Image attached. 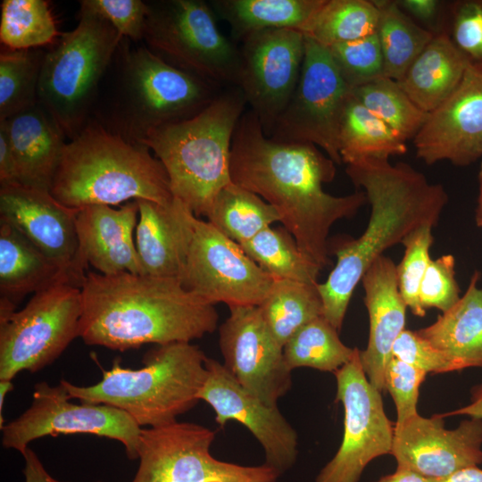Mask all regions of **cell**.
I'll list each match as a JSON object with an SVG mask.
<instances>
[{"label":"cell","instance_id":"6da1fadb","mask_svg":"<svg viewBox=\"0 0 482 482\" xmlns=\"http://www.w3.org/2000/svg\"><path fill=\"white\" fill-rule=\"evenodd\" d=\"M336 171V163L316 145L273 141L250 110L240 118L231 145V181L272 205L302 252L322 270L331 263L333 224L368 203L363 191L344 196L325 192L323 184Z\"/></svg>","mask_w":482,"mask_h":482},{"label":"cell","instance_id":"7a4b0ae2","mask_svg":"<svg viewBox=\"0 0 482 482\" xmlns=\"http://www.w3.org/2000/svg\"><path fill=\"white\" fill-rule=\"evenodd\" d=\"M81 295L79 337L88 345L124 352L146 344L191 343L218 328L215 304L177 278L87 271Z\"/></svg>","mask_w":482,"mask_h":482},{"label":"cell","instance_id":"3957f363","mask_svg":"<svg viewBox=\"0 0 482 482\" xmlns=\"http://www.w3.org/2000/svg\"><path fill=\"white\" fill-rule=\"evenodd\" d=\"M351 181L367 196L370 215L363 233L332 246L337 262L327 280L318 283L322 316L338 331L363 275L389 247L402 244L414 229L435 227L448 202L438 183H431L411 165L368 159L346 165Z\"/></svg>","mask_w":482,"mask_h":482},{"label":"cell","instance_id":"277c9868","mask_svg":"<svg viewBox=\"0 0 482 482\" xmlns=\"http://www.w3.org/2000/svg\"><path fill=\"white\" fill-rule=\"evenodd\" d=\"M220 90L169 64L142 42L122 37L101 81L90 119L142 145L154 129L201 112Z\"/></svg>","mask_w":482,"mask_h":482},{"label":"cell","instance_id":"5b68a950","mask_svg":"<svg viewBox=\"0 0 482 482\" xmlns=\"http://www.w3.org/2000/svg\"><path fill=\"white\" fill-rule=\"evenodd\" d=\"M50 193L76 210L140 199L166 205L174 199L164 166L147 146L108 131L93 119L66 143Z\"/></svg>","mask_w":482,"mask_h":482},{"label":"cell","instance_id":"8992f818","mask_svg":"<svg viewBox=\"0 0 482 482\" xmlns=\"http://www.w3.org/2000/svg\"><path fill=\"white\" fill-rule=\"evenodd\" d=\"M246 105L237 87H225L193 117L160 127L141 143L164 166L173 196L198 218L232 182V139Z\"/></svg>","mask_w":482,"mask_h":482},{"label":"cell","instance_id":"52a82bcc","mask_svg":"<svg viewBox=\"0 0 482 482\" xmlns=\"http://www.w3.org/2000/svg\"><path fill=\"white\" fill-rule=\"evenodd\" d=\"M206 358L192 343L158 345L144 355L142 368H123L116 359L94 385L60 381L71 399L121 410L140 428L157 427L176 421L198 403Z\"/></svg>","mask_w":482,"mask_h":482},{"label":"cell","instance_id":"ba28073f","mask_svg":"<svg viewBox=\"0 0 482 482\" xmlns=\"http://www.w3.org/2000/svg\"><path fill=\"white\" fill-rule=\"evenodd\" d=\"M104 18L80 6L75 29L46 48L37 102L66 139L74 138L91 118L99 87L122 39Z\"/></svg>","mask_w":482,"mask_h":482},{"label":"cell","instance_id":"9c48e42d","mask_svg":"<svg viewBox=\"0 0 482 482\" xmlns=\"http://www.w3.org/2000/svg\"><path fill=\"white\" fill-rule=\"evenodd\" d=\"M142 43L169 64L209 84L237 87L238 47L219 29L203 0L146 1Z\"/></svg>","mask_w":482,"mask_h":482},{"label":"cell","instance_id":"30bf717a","mask_svg":"<svg viewBox=\"0 0 482 482\" xmlns=\"http://www.w3.org/2000/svg\"><path fill=\"white\" fill-rule=\"evenodd\" d=\"M81 287L62 279L35 293L16 310L0 302V380L39 371L79 337Z\"/></svg>","mask_w":482,"mask_h":482},{"label":"cell","instance_id":"8fae6325","mask_svg":"<svg viewBox=\"0 0 482 482\" xmlns=\"http://www.w3.org/2000/svg\"><path fill=\"white\" fill-rule=\"evenodd\" d=\"M214 439L213 430L194 422L141 428L139 465L131 482H276L280 476L265 463L244 466L214 458Z\"/></svg>","mask_w":482,"mask_h":482},{"label":"cell","instance_id":"7c38bea8","mask_svg":"<svg viewBox=\"0 0 482 482\" xmlns=\"http://www.w3.org/2000/svg\"><path fill=\"white\" fill-rule=\"evenodd\" d=\"M71 400L61 381L56 386L37 383L29 407L1 428L3 446L21 454L30 442L44 436L86 434L116 440L129 459H137L141 428L130 416L106 404Z\"/></svg>","mask_w":482,"mask_h":482},{"label":"cell","instance_id":"4fadbf2b","mask_svg":"<svg viewBox=\"0 0 482 482\" xmlns=\"http://www.w3.org/2000/svg\"><path fill=\"white\" fill-rule=\"evenodd\" d=\"M304 37V57L297 85L269 137L280 143L312 144L340 164L338 127L351 89L328 49Z\"/></svg>","mask_w":482,"mask_h":482},{"label":"cell","instance_id":"5bb4252c","mask_svg":"<svg viewBox=\"0 0 482 482\" xmlns=\"http://www.w3.org/2000/svg\"><path fill=\"white\" fill-rule=\"evenodd\" d=\"M334 375L336 400L345 412L343 439L315 482H358L373 459L391 454L395 427L386 415L381 392L363 371L357 347L353 358Z\"/></svg>","mask_w":482,"mask_h":482},{"label":"cell","instance_id":"9a60e30c","mask_svg":"<svg viewBox=\"0 0 482 482\" xmlns=\"http://www.w3.org/2000/svg\"><path fill=\"white\" fill-rule=\"evenodd\" d=\"M180 282L207 302L234 306H258L274 279L235 241L195 215Z\"/></svg>","mask_w":482,"mask_h":482},{"label":"cell","instance_id":"2e32d148","mask_svg":"<svg viewBox=\"0 0 482 482\" xmlns=\"http://www.w3.org/2000/svg\"><path fill=\"white\" fill-rule=\"evenodd\" d=\"M304 35L270 29L241 41L237 87L269 137L297 85L304 57Z\"/></svg>","mask_w":482,"mask_h":482},{"label":"cell","instance_id":"e0dca14e","mask_svg":"<svg viewBox=\"0 0 482 482\" xmlns=\"http://www.w3.org/2000/svg\"><path fill=\"white\" fill-rule=\"evenodd\" d=\"M218 329L223 366L246 391L269 406H278L292 387L293 370L258 306L230 307Z\"/></svg>","mask_w":482,"mask_h":482},{"label":"cell","instance_id":"ac0fdd59","mask_svg":"<svg viewBox=\"0 0 482 482\" xmlns=\"http://www.w3.org/2000/svg\"><path fill=\"white\" fill-rule=\"evenodd\" d=\"M207 377L198 395L223 428L233 420L245 427L262 445L265 464L279 475L289 470L298 454V435L278 406H269L246 391L220 362L206 358Z\"/></svg>","mask_w":482,"mask_h":482},{"label":"cell","instance_id":"d6986e66","mask_svg":"<svg viewBox=\"0 0 482 482\" xmlns=\"http://www.w3.org/2000/svg\"><path fill=\"white\" fill-rule=\"evenodd\" d=\"M77 212L50 191L21 183L0 185V221L17 229L81 287L87 268L79 257Z\"/></svg>","mask_w":482,"mask_h":482},{"label":"cell","instance_id":"ffe728a7","mask_svg":"<svg viewBox=\"0 0 482 482\" xmlns=\"http://www.w3.org/2000/svg\"><path fill=\"white\" fill-rule=\"evenodd\" d=\"M481 446V420L470 418L446 429L440 414L424 418L418 413L395 425L391 454L397 468L438 479L482 463Z\"/></svg>","mask_w":482,"mask_h":482},{"label":"cell","instance_id":"44dd1931","mask_svg":"<svg viewBox=\"0 0 482 482\" xmlns=\"http://www.w3.org/2000/svg\"><path fill=\"white\" fill-rule=\"evenodd\" d=\"M427 165L467 166L482 157V66L470 64L460 85L428 116L412 139Z\"/></svg>","mask_w":482,"mask_h":482},{"label":"cell","instance_id":"7402d4cb","mask_svg":"<svg viewBox=\"0 0 482 482\" xmlns=\"http://www.w3.org/2000/svg\"><path fill=\"white\" fill-rule=\"evenodd\" d=\"M138 216L137 200L119 208L88 205L78 210L76 230L79 257L104 275L121 272L142 274L139 256L133 238Z\"/></svg>","mask_w":482,"mask_h":482},{"label":"cell","instance_id":"603a6c76","mask_svg":"<svg viewBox=\"0 0 482 482\" xmlns=\"http://www.w3.org/2000/svg\"><path fill=\"white\" fill-rule=\"evenodd\" d=\"M370 332L365 350H360L361 364L370 384L384 390V372L392 357L393 345L405 329L406 304L400 294L396 265L381 255L362 278Z\"/></svg>","mask_w":482,"mask_h":482},{"label":"cell","instance_id":"cb8c5ba5","mask_svg":"<svg viewBox=\"0 0 482 482\" xmlns=\"http://www.w3.org/2000/svg\"><path fill=\"white\" fill-rule=\"evenodd\" d=\"M136 247L142 274L180 280L192 237L195 214L175 198L163 205L137 200Z\"/></svg>","mask_w":482,"mask_h":482},{"label":"cell","instance_id":"d4e9b609","mask_svg":"<svg viewBox=\"0 0 482 482\" xmlns=\"http://www.w3.org/2000/svg\"><path fill=\"white\" fill-rule=\"evenodd\" d=\"M16 161L20 183L50 191L66 137L37 102L4 120Z\"/></svg>","mask_w":482,"mask_h":482},{"label":"cell","instance_id":"484cf974","mask_svg":"<svg viewBox=\"0 0 482 482\" xmlns=\"http://www.w3.org/2000/svg\"><path fill=\"white\" fill-rule=\"evenodd\" d=\"M475 271L462 297L418 333L439 351L451 371L482 368V288Z\"/></svg>","mask_w":482,"mask_h":482},{"label":"cell","instance_id":"4316f807","mask_svg":"<svg viewBox=\"0 0 482 482\" xmlns=\"http://www.w3.org/2000/svg\"><path fill=\"white\" fill-rule=\"evenodd\" d=\"M470 64L443 30L435 33L398 83L420 109L429 113L457 88Z\"/></svg>","mask_w":482,"mask_h":482},{"label":"cell","instance_id":"83f0119b","mask_svg":"<svg viewBox=\"0 0 482 482\" xmlns=\"http://www.w3.org/2000/svg\"><path fill=\"white\" fill-rule=\"evenodd\" d=\"M62 279L71 282L56 263L22 234L0 221V299L16 307L26 295Z\"/></svg>","mask_w":482,"mask_h":482},{"label":"cell","instance_id":"f1b7e54d","mask_svg":"<svg viewBox=\"0 0 482 482\" xmlns=\"http://www.w3.org/2000/svg\"><path fill=\"white\" fill-rule=\"evenodd\" d=\"M324 0H212L215 15L225 21L235 40L270 29H303Z\"/></svg>","mask_w":482,"mask_h":482},{"label":"cell","instance_id":"f546056e","mask_svg":"<svg viewBox=\"0 0 482 482\" xmlns=\"http://www.w3.org/2000/svg\"><path fill=\"white\" fill-rule=\"evenodd\" d=\"M338 150L346 165L362 160H388L407 153L406 141L370 112L350 91L338 127Z\"/></svg>","mask_w":482,"mask_h":482},{"label":"cell","instance_id":"4dcf8cb0","mask_svg":"<svg viewBox=\"0 0 482 482\" xmlns=\"http://www.w3.org/2000/svg\"><path fill=\"white\" fill-rule=\"evenodd\" d=\"M373 2L378 10L376 33L383 55L384 76L399 82L435 33L418 25L397 1Z\"/></svg>","mask_w":482,"mask_h":482},{"label":"cell","instance_id":"1f68e13d","mask_svg":"<svg viewBox=\"0 0 482 482\" xmlns=\"http://www.w3.org/2000/svg\"><path fill=\"white\" fill-rule=\"evenodd\" d=\"M205 218L240 245L275 222H280V216L272 205L233 182L217 194Z\"/></svg>","mask_w":482,"mask_h":482},{"label":"cell","instance_id":"d6a6232c","mask_svg":"<svg viewBox=\"0 0 482 482\" xmlns=\"http://www.w3.org/2000/svg\"><path fill=\"white\" fill-rule=\"evenodd\" d=\"M317 284L276 279L258 305L264 322L282 346L303 326L322 316Z\"/></svg>","mask_w":482,"mask_h":482},{"label":"cell","instance_id":"836d02e7","mask_svg":"<svg viewBox=\"0 0 482 482\" xmlns=\"http://www.w3.org/2000/svg\"><path fill=\"white\" fill-rule=\"evenodd\" d=\"M240 246L274 280L318 283L322 269L302 252L284 227H268Z\"/></svg>","mask_w":482,"mask_h":482},{"label":"cell","instance_id":"e575fe53","mask_svg":"<svg viewBox=\"0 0 482 482\" xmlns=\"http://www.w3.org/2000/svg\"><path fill=\"white\" fill-rule=\"evenodd\" d=\"M378 21L373 0H324L302 33L328 48L375 33Z\"/></svg>","mask_w":482,"mask_h":482},{"label":"cell","instance_id":"d590c367","mask_svg":"<svg viewBox=\"0 0 482 482\" xmlns=\"http://www.w3.org/2000/svg\"><path fill=\"white\" fill-rule=\"evenodd\" d=\"M354 352L355 347L345 345L338 330L323 316L303 326L283 346L284 358L291 370L309 367L334 373L353 358Z\"/></svg>","mask_w":482,"mask_h":482},{"label":"cell","instance_id":"8d00e7d4","mask_svg":"<svg viewBox=\"0 0 482 482\" xmlns=\"http://www.w3.org/2000/svg\"><path fill=\"white\" fill-rule=\"evenodd\" d=\"M59 36L46 1H2L0 41L4 47L13 50L49 47Z\"/></svg>","mask_w":482,"mask_h":482},{"label":"cell","instance_id":"74e56055","mask_svg":"<svg viewBox=\"0 0 482 482\" xmlns=\"http://www.w3.org/2000/svg\"><path fill=\"white\" fill-rule=\"evenodd\" d=\"M45 48L13 50L0 54V120L37 103V87Z\"/></svg>","mask_w":482,"mask_h":482},{"label":"cell","instance_id":"f35d334b","mask_svg":"<svg viewBox=\"0 0 482 482\" xmlns=\"http://www.w3.org/2000/svg\"><path fill=\"white\" fill-rule=\"evenodd\" d=\"M351 92L405 141L414 138L428 116L411 100L397 81L385 76Z\"/></svg>","mask_w":482,"mask_h":482},{"label":"cell","instance_id":"ab89813d","mask_svg":"<svg viewBox=\"0 0 482 482\" xmlns=\"http://www.w3.org/2000/svg\"><path fill=\"white\" fill-rule=\"evenodd\" d=\"M431 225H423L404 237L405 250L401 262L396 265V277L400 294L411 312L423 317L426 310L420 303V288L431 262L429 250L434 242Z\"/></svg>","mask_w":482,"mask_h":482},{"label":"cell","instance_id":"60d3db41","mask_svg":"<svg viewBox=\"0 0 482 482\" xmlns=\"http://www.w3.org/2000/svg\"><path fill=\"white\" fill-rule=\"evenodd\" d=\"M328 49L350 89L384 76L383 55L376 32Z\"/></svg>","mask_w":482,"mask_h":482},{"label":"cell","instance_id":"b9f144b4","mask_svg":"<svg viewBox=\"0 0 482 482\" xmlns=\"http://www.w3.org/2000/svg\"><path fill=\"white\" fill-rule=\"evenodd\" d=\"M448 12L450 38L470 64L482 66V0L454 1Z\"/></svg>","mask_w":482,"mask_h":482},{"label":"cell","instance_id":"7bdbcfd3","mask_svg":"<svg viewBox=\"0 0 482 482\" xmlns=\"http://www.w3.org/2000/svg\"><path fill=\"white\" fill-rule=\"evenodd\" d=\"M454 267L452 254L431 260L420 288V303L424 310L436 308L445 312L460 300Z\"/></svg>","mask_w":482,"mask_h":482},{"label":"cell","instance_id":"ee69618b","mask_svg":"<svg viewBox=\"0 0 482 482\" xmlns=\"http://www.w3.org/2000/svg\"><path fill=\"white\" fill-rule=\"evenodd\" d=\"M427 372L395 357L388 361L384 372V389L394 399L397 420L401 424L418 414L419 389Z\"/></svg>","mask_w":482,"mask_h":482},{"label":"cell","instance_id":"f6af8a7d","mask_svg":"<svg viewBox=\"0 0 482 482\" xmlns=\"http://www.w3.org/2000/svg\"><path fill=\"white\" fill-rule=\"evenodd\" d=\"M79 5L107 21L123 37L143 40L147 4L141 0H82Z\"/></svg>","mask_w":482,"mask_h":482},{"label":"cell","instance_id":"bcb514c9","mask_svg":"<svg viewBox=\"0 0 482 482\" xmlns=\"http://www.w3.org/2000/svg\"><path fill=\"white\" fill-rule=\"evenodd\" d=\"M392 356L427 373L451 371L444 355L418 331L404 329L393 345Z\"/></svg>","mask_w":482,"mask_h":482},{"label":"cell","instance_id":"7dc6e473","mask_svg":"<svg viewBox=\"0 0 482 482\" xmlns=\"http://www.w3.org/2000/svg\"><path fill=\"white\" fill-rule=\"evenodd\" d=\"M20 183L16 161L6 130L0 123V185Z\"/></svg>","mask_w":482,"mask_h":482},{"label":"cell","instance_id":"c3c4849f","mask_svg":"<svg viewBox=\"0 0 482 482\" xmlns=\"http://www.w3.org/2000/svg\"><path fill=\"white\" fill-rule=\"evenodd\" d=\"M21 455L24 459V482H64L53 478L47 472L39 457L29 446Z\"/></svg>","mask_w":482,"mask_h":482},{"label":"cell","instance_id":"681fc988","mask_svg":"<svg viewBox=\"0 0 482 482\" xmlns=\"http://www.w3.org/2000/svg\"><path fill=\"white\" fill-rule=\"evenodd\" d=\"M397 4L404 12L422 21L434 20L441 6V2L437 0H401Z\"/></svg>","mask_w":482,"mask_h":482},{"label":"cell","instance_id":"f907efd6","mask_svg":"<svg viewBox=\"0 0 482 482\" xmlns=\"http://www.w3.org/2000/svg\"><path fill=\"white\" fill-rule=\"evenodd\" d=\"M442 417L450 415H467L482 420V385L476 386L471 391L470 403L453 411L440 414Z\"/></svg>","mask_w":482,"mask_h":482},{"label":"cell","instance_id":"816d5d0a","mask_svg":"<svg viewBox=\"0 0 482 482\" xmlns=\"http://www.w3.org/2000/svg\"><path fill=\"white\" fill-rule=\"evenodd\" d=\"M429 482H482V470L478 466L461 469L448 477L428 479Z\"/></svg>","mask_w":482,"mask_h":482},{"label":"cell","instance_id":"f5cc1de1","mask_svg":"<svg viewBox=\"0 0 482 482\" xmlns=\"http://www.w3.org/2000/svg\"><path fill=\"white\" fill-rule=\"evenodd\" d=\"M376 482H429V480L411 470L396 468L393 474L382 477Z\"/></svg>","mask_w":482,"mask_h":482},{"label":"cell","instance_id":"db71d44e","mask_svg":"<svg viewBox=\"0 0 482 482\" xmlns=\"http://www.w3.org/2000/svg\"><path fill=\"white\" fill-rule=\"evenodd\" d=\"M13 388L12 380H0V428H2L5 424L3 417V408L6 395Z\"/></svg>","mask_w":482,"mask_h":482},{"label":"cell","instance_id":"11a10c76","mask_svg":"<svg viewBox=\"0 0 482 482\" xmlns=\"http://www.w3.org/2000/svg\"><path fill=\"white\" fill-rule=\"evenodd\" d=\"M478 204L476 209V223L478 227L482 228V162L479 167V171L478 174Z\"/></svg>","mask_w":482,"mask_h":482},{"label":"cell","instance_id":"9f6ffc18","mask_svg":"<svg viewBox=\"0 0 482 482\" xmlns=\"http://www.w3.org/2000/svg\"><path fill=\"white\" fill-rule=\"evenodd\" d=\"M98 482H102V481H98Z\"/></svg>","mask_w":482,"mask_h":482}]
</instances>
